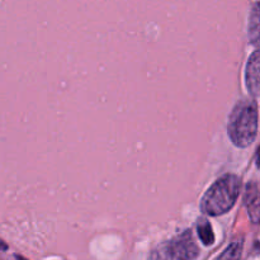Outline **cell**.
I'll return each mask as SVG.
<instances>
[{
	"mask_svg": "<svg viewBox=\"0 0 260 260\" xmlns=\"http://www.w3.org/2000/svg\"><path fill=\"white\" fill-rule=\"evenodd\" d=\"M229 137L238 147H248L258 134V108L255 102L241 101L233 109L228 124Z\"/></svg>",
	"mask_w": 260,
	"mask_h": 260,
	"instance_id": "2",
	"label": "cell"
},
{
	"mask_svg": "<svg viewBox=\"0 0 260 260\" xmlns=\"http://www.w3.org/2000/svg\"><path fill=\"white\" fill-rule=\"evenodd\" d=\"M244 201H245L246 210H248L251 222L260 223V190L258 185L249 183Z\"/></svg>",
	"mask_w": 260,
	"mask_h": 260,
	"instance_id": "5",
	"label": "cell"
},
{
	"mask_svg": "<svg viewBox=\"0 0 260 260\" xmlns=\"http://www.w3.org/2000/svg\"><path fill=\"white\" fill-rule=\"evenodd\" d=\"M197 231L198 236L206 246H210L215 243V235H213L212 228H211V223L208 222V220L200 218L197 223Z\"/></svg>",
	"mask_w": 260,
	"mask_h": 260,
	"instance_id": "7",
	"label": "cell"
},
{
	"mask_svg": "<svg viewBox=\"0 0 260 260\" xmlns=\"http://www.w3.org/2000/svg\"><path fill=\"white\" fill-rule=\"evenodd\" d=\"M256 165L260 168V147L258 150V154H256Z\"/></svg>",
	"mask_w": 260,
	"mask_h": 260,
	"instance_id": "9",
	"label": "cell"
},
{
	"mask_svg": "<svg viewBox=\"0 0 260 260\" xmlns=\"http://www.w3.org/2000/svg\"><path fill=\"white\" fill-rule=\"evenodd\" d=\"M200 254L190 231L160 244L152 250L150 260H194Z\"/></svg>",
	"mask_w": 260,
	"mask_h": 260,
	"instance_id": "3",
	"label": "cell"
},
{
	"mask_svg": "<svg viewBox=\"0 0 260 260\" xmlns=\"http://www.w3.org/2000/svg\"><path fill=\"white\" fill-rule=\"evenodd\" d=\"M249 38L256 47H260V3L253 7L249 18Z\"/></svg>",
	"mask_w": 260,
	"mask_h": 260,
	"instance_id": "6",
	"label": "cell"
},
{
	"mask_svg": "<svg viewBox=\"0 0 260 260\" xmlns=\"http://www.w3.org/2000/svg\"><path fill=\"white\" fill-rule=\"evenodd\" d=\"M245 83L251 95H260V50L249 57L246 63Z\"/></svg>",
	"mask_w": 260,
	"mask_h": 260,
	"instance_id": "4",
	"label": "cell"
},
{
	"mask_svg": "<svg viewBox=\"0 0 260 260\" xmlns=\"http://www.w3.org/2000/svg\"><path fill=\"white\" fill-rule=\"evenodd\" d=\"M240 190L241 180L238 175H223L205 193L201 201V210L208 216L223 215L234 207Z\"/></svg>",
	"mask_w": 260,
	"mask_h": 260,
	"instance_id": "1",
	"label": "cell"
},
{
	"mask_svg": "<svg viewBox=\"0 0 260 260\" xmlns=\"http://www.w3.org/2000/svg\"><path fill=\"white\" fill-rule=\"evenodd\" d=\"M241 253H243V240L233 241L220 255L213 260H240Z\"/></svg>",
	"mask_w": 260,
	"mask_h": 260,
	"instance_id": "8",
	"label": "cell"
}]
</instances>
